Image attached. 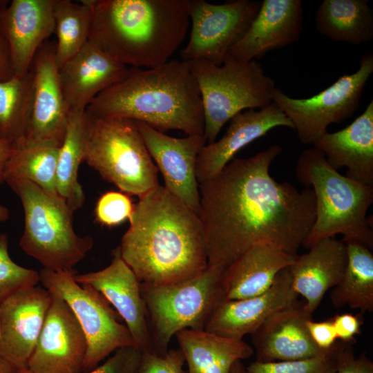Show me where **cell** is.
<instances>
[{
	"mask_svg": "<svg viewBox=\"0 0 373 373\" xmlns=\"http://www.w3.org/2000/svg\"><path fill=\"white\" fill-rule=\"evenodd\" d=\"M54 18L57 38L55 60L59 70L88 41L91 10L87 0L79 3L55 0Z\"/></svg>",
	"mask_w": 373,
	"mask_h": 373,
	"instance_id": "d6a6232c",
	"label": "cell"
},
{
	"mask_svg": "<svg viewBox=\"0 0 373 373\" xmlns=\"http://www.w3.org/2000/svg\"><path fill=\"white\" fill-rule=\"evenodd\" d=\"M278 126L294 128L290 119L272 102L259 111L240 112L230 119L229 125L218 141L205 144L198 154L196 178L204 182L220 172L242 148Z\"/></svg>",
	"mask_w": 373,
	"mask_h": 373,
	"instance_id": "7402d4cb",
	"label": "cell"
},
{
	"mask_svg": "<svg viewBox=\"0 0 373 373\" xmlns=\"http://www.w3.org/2000/svg\"><path fill=\"white\" fill-rule=\"evenodd\" d=\"M224 268L208 265L198 276L178 283L153 286L140 283L151 340V353L164 355L178 332L204 330L225 300Z\"/></svg>",
	"mask_w": 373,
	"mask_h": 373,
	"instance_id": "ba28073f",
	"label": "cell"
},
{
	"mask_svg": "<svg viewBox=\"0 0 373 373\" xmlns=\"http://www.w3.org/2000/svg\"><path fill=\"white\" fill-rule=\"evenodd\" d=\"M142 353L134 346L119 348L104 363L86 373H137Z\"/></svg>",
	"mask_w": 373,
	"mask_h": 373,
	"instance_id": "74e56055",
	"label": "cell"
},
{
	"mask_svg": "<svg viewBox=\"0 0 373 373\" xmlns=\"http://www.w3.org/2000/svg\"><path fill=\"white\" fill-rule=\"evenodd\" d=\"M50 302L51 293L36 285L0 303V357L18 370L28 368Z\"/></svg>",
	"mask_w": 373,
	"mask_h": 373,
	"instance_id": "9a60e30c",
	"label": "cell"
},
{
	"mask_svg": "<svg viewBox=\"0 0 373 373\" xmlns=\"http://www.w3.org/2000/svg\"><path fill=\"white\" fill-rule=\"evenodd\" d=\"M347 264L340 283L330 293L332 305H348L361 313L373 311V254L365 245L355 242L345 243Z\"/></svg>",
	"mask_w": 373,
	"mask_h": 373,
	"instance_id": "f546056e",
	"label": "cell"
},
{
	"mask_svg": "<svg viewBox=\"0 0 373 373\" xmlns=\"http://www.w3.org/2000/svg\"><path fill=\"white\" fill-rule=\"evenodd\" d=\"M312 314L298 301L269 317L251 334L256 361H289L333 354L338 343L332 350H324L312 339L306 323L312 319Z\"/></svg>",
	"mask_w": 373,
	"mask_h": 373,
	"instance_id": "ac0fdd59",
	"label": "cell"
},
{
	"mask_svg": "<svg viewBox=\"0 0 373 373\" xmlns=\"http://www.w3.org/2000/svg\"><path fill=\"white\" fill-rule=\"evenodd\" d=\"M15 150V143L8 139L0 137V184L5 182L6 163Z\"/></svg>",
	"mask_w": 373,
	"mask_h": 373,
	"instance_id": "7bdbcfd3",
	"label": "cell"
},
{
	"mask_svg": "<svg viewBox=\"0 0 373 373\" xmlns=\"http://www.w3.org/2000/svg\"><path fill=\"white\" fill-rule=\"evenodd\" d=\"M296 256L268 244H257L224 268L222 283L225 300L254 297L265 292L278 274Z\"/></svg>",
	"mask_w": 373,
	"mask_h": 373,
	"instance_id": "484cf974",
	"label": "cell"
},
{
	"mask_svg": "<svg viewBox=\"0 0 373 373\" xmlns=\"http://www.w3.org/2000/svg\"><path fill=\"white\" fill-rule=\"evenodd\" d=\"M306 325L312 339L319 348L330 350L336 343L337 337L331 318L320 322L309 319Z\"/></svg>",
	"mask_w": 373,
	"mask_h": 373,
	"instance_id": "60d3db41",
	"label": "cell"
},
{
	"mask_svg": "<svg viewBox=\"0 0 373 373\" xmlns=\"http://www.w3.org/2000/svg\"><path fill=\"white\" fill-rule=\"evenodd\" d=\"M0 373H19V370L0 357Z\"/></svg>",
	"mask_w": 373,
	"mask_h": 373,
	"instance_id": "ee69618b",
	"label": "cell"
},
{
	"mask_svg": "<svg viewBox=\"0 0 373 373\" xmlns=\"http://www.w3.org/2000/svg\"><path fill=\"white\" fill-rule=\"evenodd\" d=\"M188 373H230L233 363L254 353L242 339L220 336L205 330L185 329L175 335Z\"/></svg>",
	"mask_w": 373,
	"mask_h": 373,
	"instance_id": "4316f807",
	"label": "cell"
},
{
	"mask_svg": "<svg viewBox=\"0 0 373 373\" xmlns=\"http://www.w3.org/2000/svg\"><path fill=\"white\" fill-rule=\"evenodd\" d=\"M61 144L26 139L15 144L5 168V182L28 180L51 193L57 190V164Z\"/></svg>",
	"mask_w": 373,
	"mask_h": 373,
	"instance_id": "f1b7e54d",
	"label": "cell"
},
{
	"mask_svg": "<svg viewBox=\"0 0 373 373\" xmlns=\"http://www.w3.org/2000/svg\"><path fill=\"white\" fill-rule=\"evenodd\" d=\"M85 112L144 122L164 132L204 135L200 92L189 64L169 60L151 68H129L121 80L97 95Z\"/></svg>",
	"mask_w": 373,
	"mask_h": 373,
	"instance_id": "277c9868",
	"label": "cell"
},
{
	"mask_svg": "<svg viewBox=\"0 0 373 373\" xmlns=\"http://www.w3.org/2000/svg\"><path fill=\"white\" fill-rule=\"evenodd\" d=\"M10 218L9 209L0 204V222H3L8 220Z\"/></svg>",
	"mask_w": 373,
	"mask_h": 373,
	"instance_id": "bcb514c9",
	"label": "cell"
},
{
	"mask_svg": "<svg viewBox=\"0 0 373 373\" xmlns=\"http://www.w3.org/2000/svg\"><path fill=\"white\" fill-rule=\"evenodd\" d=\"M134 204L131 198L122 192L108 191L97 200L95 216L98 222L108 227L121 224L129 220Z\"/></svg>",
	"mask_w": 373,
	"mask_h": 373,
	"instance_id": "d590c367",
	"label": "cell"
},
{
	"mask_svg": "<svg viewBox=\"0 0 373 373\" xmlns=\"http://www.w3.org/2000/svg\"><path fill=\"white\" fill-rule=\"evenodd\" d=\"M336 360V373H373V362L364 352L356 356L352 344L341 342Z\"/></svg>",
	"mask_w": 373,
	"mask_h": 373,
	"instance_id": "f35d334b",
	"label": "cell"
},
{
	"mask_svg": "<svg viewBox=\"0 0 373 373\" xmlns=\"http://www.w3.org/2000/svg\"><path fill=\"white\" fill-rule=\"evenodd\" d=\"M85 114L84 161L129 195L139 198L160 184L157 169L135 121Z\"/></svg>",
	"mask_w": 373,
	"mask_h": 373,
	"instance_id": "52a82bcc",
	"label": "cell"
},
{
	"mask_svg": "<svg viewBox=\"0 0 373 373\" xmlns=\"http://www.w3.org/2000/svg\"><path fill=\"white\" fill-rule=\"evenodd\" d=\"M14 75L9 45L0 32V82L8 80Z\"/></svg>",
	"mask_w": 373,
	"mask_h": 373,
	"instance_id": "b9f144b4",
	"label": "cell"
},
{
	"mask_svg": "<svg viewBox=\"0 0 373 373\" xmlns=\"http://www.w3.org/2000/svg\"><path fill=\"white\" fill-rule=\"evenodd\" d=\"M347 264L345 243L333 238L323 239L297 255L289 267L292 286L305 299V307L313 314L325 293L342 279Z\"/></svg>",
	"mask_w": 373,
	"mask_h": 373,
	"instance_id": "cb8c5ba5",
	"label": "cell"
},
{
	"mask_svg": "<svg viewBox=\"0 0 373 373\" xmlns=\"http://www.w3.org/2000/svg\"><path fill=\"white\" fill-rule=\"evenodd\" d=\"M55 48L56 42L45 41L32 63L34 97L25 139L61 144L70 113L60 86Z\"/></svg>",
	"mask_w": 373,
	"mask_h": 373,
	"instance_id": "ffe728a7",
	"label": "cell"
},
{
	"mask_svg": "<svg viewBox=\"0 0 373 373\" xmlns=\"http://www.w3.org/2000/svg\"><path fill=\"white\" fill-rule=\"evenodd\" d=\"M88 41L126 66L151 68L169 61L189 25V0H87Z\"/></svg>",
	"mask_w": 373,
	"mask_h": 373,
	"instance_id": "3957f363",
	"label": "cell"
},
{
	"mask_svg": "<svg viewBox=\"0 0 373 373\" xmlns=\"http://www.w3.org/2000/svg\"><path fill=\"white\" fill-rule=\"evenodd\" d=\"M260 1L235 0L213 4L205 0H189L191 30L181 50L182 61L205 60L222 64L228 50L247 30L258 13Z\"/></svg>",
	"mask_w": 373,
	"mask_h": 373,
	"instance_id": "7c38bea8",
	"label": "cell"
},
{
	"mask_svg": "<svg viewBox=\"0 0 373 373\" xmlns=\"http://www.w3.org/2000/svg\"><path fill=\"white\" fill-rule=\"evenodd\" d=\"M34 77L14 75L0 82V131L3 138L17 144L24 140L32 110Z\"/></svg>",
	"mask_w": 373,
	"mask_h": 373,
	"instance_id": "1f68e13d",
	"label": "cell"
},
{
	"mask_svg": "<svg viewBox=\"0 0 373 373\" xmlns=\"http://www.w3.org/2000/svg\"><path fill=\"white\" fill-rule=\"evenodd\" d=\"M19 373H33L30 371L28 369L19 370Z\"/></svg>",
	"mask_w": 373,
	"mask_h": 373,
	"instance_id": "c3c4849f",
	"label": "cell"
},
{
	"mask_svg": "<svg viewBox=\"0 0 373 373\" xmlns=\"http://www.w3.org/2000/svg\"><path fill=\"white\" fill-rule=\"evenodd\" d=\"M282 148L270 146L247 158H233L199 184L200 219L208 265L226 268L257 244L297 256L316 219L312 189L298 190L269 174Z\"/></svg>",
	"mask_w": 373,
	"mask_h": 373,
	"instance_id": "6da1fadb",
	"label": "cell"
},
{
	"mask_svg": "<svg viewBox=\"0 0 373 373\" xmlns=\"http://www.w3.org/2000/svg\"><path fill=\"white\" fill-rule=\"evenodd\" d=\"M296 174L306 187L312 186L316 200L315 222L303 247L309 249L340 233L344 243L358 242L372 249V226L366 215L373 202V186L341 175L315 147L300 153Z\"/></svg>",
	"mask_w": 373,
	"mask_h": 373,
	"instance_id": "5b68a950",
	"label": "cell"
},
{
	"mask_svg": "<svg viewBox=\"0 0 373 373\" xmlns=\"http://www.w3.org/2000/svg\"><path fill=\"white\" fill-rule=\"evenodd\" d=\"M87 349L86 338L72 309L64 299L51 293L50 305L27 369L33 373H82Z\"/></svg>",
	"mask_w": 373,
	"mask_h": 373,
	"instance_id": "5bb4252c",
	"label": "cell"
},
{
	"mask_svg": "<svg viewBox=\"0 0 373 373\" xmlns=\"http://www.w3.org/2000/svg\"><path fill=\"white\" fill-rule=\"evenodd\" d=\"M230 373H246L245 367L242 361H236L231 367Z\"/></svg>",
	"mask_w": 373,
	"mask_h": 373,
	"instance_id": "f6af8a7d",
	"label": "cell"
},
{
	"mask_svg": "<svg viewBox=\"0 0 373 373\" xmlns=\"http://www.w3.org/2000/svg\"><path fill=\"white\" fill-rule=\"evenodd\" d=\"M55 0H12L0 12V32L6 39L15 75L30 70L41 46L55 32Z\"/></svg>",
	"mask_w": 373,
	"mask_h": 373,
	"instance_id": "44dd1931",
	"label": "cell"
},
{
	"mask_svg": "<svg viewBox=\"0 0 373 373\" xmlns=\"http://www.w3.org/2000/svg\"><path fill=\"white\" fill-rule=\"evenodd\" d=\"M303 21L300 0H263L246 32L225 57L240 62L262 59L269 51L296 42Z\"/></svg>",
	"mask_w": 373,
	"mask_h": 373,
	"instance_id": "d6986e66",
	"label": "cell"
},
{
	"mask_svg": "<svg viewBox=\"0 0 373 373\" xmlns=\"http://www.w3.org/2000/svg\"><path fill=\"white\" fill-rule=\"evenodd\" d=\"M184 363L179 348L169 350L164 355L142 352L137 373H184Z\"/></svg>",
	"mask_w": 373,
	"mask_h": 373,
	"instance_id": "8d00e7d4",
	"label": "cell"
},
{
	"mask_svg": "<svg viewBox=\"0 0 373 373\" xmlns=\"http://www.w3.org/2000/svg\"><path fill=\"white\" fill-rule=\"evenodd\" d=\"M21 200L24 227L19 246L43 268L68 271L84 258L93 246L88 236L77 235L73 211L59 194L48 192L23 180L6 182Z\"/></svg>",
	"mask_w": 373,
	"mask_h": 373,
	"instance_id": "8992f818",
	"label": "cell"
},
{
	"mask_svg": "<svg viewBox=\"0 0 373 373\" xmlns=\"http://www.w3.org/2000/svg\"><path fill=\"white\" fill-rule=\"evenodd\" d=\"M289 267L281 270L265 292L247 298L224 300L216 308L204 329L216 335L242 339L252 334L275 313L296 304Z\"/></svg>",
	"mask_w": 373,
	"mask_h": 373,
	"instance_id": "e0dca14e",
	"label": "cell"
},
{
	"mask_svg": "<svg viewBox=\"0 0 373 373\" xmlns=\"http://www.w3.org/2000/svg\"><path fill=\"white\" fill-rule=\"evenodd\" d=\"M337 339L341 342L353 344L354 336L359 334L363 318L361 314L354 315L351 313L336 314L331 318Z\"/></svg>",
	"mask_w": 373,
	"mask_h": 373,
	"instance_id": "ab89813d",
	"label": "cell"
},
{
	"mask_svg": "<svg viewBox=\"0 0 373 373\" xmlns=\"http://www.w3.org/2000/svg\"><path fill=\"white\" fill-rule=\"evenodd\" d=\"M128 70L88 41L59 69L60 86L70 113L84 112L97 95L121 80Z\"/></svg>",
	"mask_w": 373,
	"mask_h": 373,
	"instance_id": "603a6c76",
	"label": "cell"
},
{
	"mask_svg": "<svg viewBox=\"0 0 373 373\" xmlns=\"http://www.w3.org/2000/svg\"><path fill=\"white\" fill-rule=\"evenodd\" d=\"M329 356L303 360L259 362L255 361L245 367L246 373H336V356L341 347Z\"/></svg>",
	"mask_w": 373,
	"mask_h": 373,
	"instance_id": "e575fe53",
	"label": "cell"
},
{
	"mask_svg": "<svg viewBox=\"0 0 373 373\" xmlns=\"http://www.w3.org/2000/svg\"><path fill=\"white\" fill-rule=\"evenodd\" d=\"M0 137H3L2 135H1V131H0Z\"/></svg>",
	"mask_w": 373,
	"mask_h": 373,
	"instance_id": "681fc988",
	"label": "cell"
},
{
	"mask_svg": "<svg viewBox=\"0 0 373 373\" xmlns=\"http://www.w3.org/2000/svg\"><path fill=\"white\" fill-rule=\"evenodd\" d=\"M76 272L41 269L43 287L62 299L76 316L87 340L88 349L83 372H89L111 353L126 346H134L133 337L122 318L108 300L92 287L74 279Z\"/></svg>",
	"mask_w": 373,
	"mask_h": 373,
	"instance_id": "30bf717a",
	"label": "cell"
},
{
	"mask_svg": "<svg viewBox=\"0 0 373 373\" xmlns=\"http://www.w3.org/2000/svg\"><path fill=\"white\" fill-rule=\"evenodd\" d=\"M187 62L201 95L207 144L215 142L223 126L238 113L273 102L275 82L256 60L240 62L225 57L220 66L205 60Z\"/></svg>",
	"mask_w": 373,
	"mask_h": 373,
	"instance_id": "9c48e42d",
	"label": "cell"
},
{
	"mask_svg": "<svg viewBox=\"0 0 373 373\" xmlns=\"http://www.w3.org/2000/svg\"><path fill=\"white\" fill-rule=\"evenodd\" d=\"M368 0H324L318 7L315 27L336 42L358 45L373 37V11Z\"/></svg>",
	"mask_w": 373,
	"mask_h": 373,
	"instance_id": "83f0119b",
	"label": "cell"
},
{
	"mask_svg": "<svg viewBox=\"0 0 373 373\" xmlns=\"http://www.w3.org/2000/svg\"><path fill=\"white\" fill-rule=\"evenodd\" d=\"M80 285L92 287L111 304L125 322L135 347L142 352H151V340L146 310L142 296L140 283L130 267L123 260L117 249L106 267L74 275Z\"/></svg>",
	"mask_w": 373,
	"mask_h": 373,
	"instance_id": "2e32d148",
	"label": "cell"
},
{
	"mask_svg": "<svg viewBox=\"0 0 373 373\" xmlns=\"http://www.w3.org/2000/svg\"><path fill=\"white\" fill-rule=\"evenodd\" d=\"M9 4V1L0 0V12L4 10Z\"/></svg>",
	"mask_w": 373,
	"mask_h": 373,
	"instance_id": "7dc6e473",
	"label": "cell"
},
{
	"mask_svg": "<svg viewBox=\"0 0 373 373\" xmlns=\"http://www.w3.org/2000/svg\"><path fill=\"white\" fill-rule=\"evenodd\" d=\"M85 124V111L70 113L57 164V193L73 211L85 202L77 178L79 167L84 162Z\"/></svg>",
	"mask_w": 373,
	"mask_h": 373,
	"instance_id": "4dcf8cb0",
	"label": "cell"
},
{
	"mask_svg": "<svg viewBox=\"0 0 373 373\" xmlns=\"http://www.w3.org/2000/svg\"><path fill=\"white\" fill-rule=\"evenodd\" d=\"M164 188L200 216L199 184L196 178L198 154L207 144L204 135L177 138L142 122L135 121Z\"/></svg>",
	"mask_w": 373,
	"mask_h": 373,
	"instance_id": "4fadbf2b",
	"label": "cell"
},
{
	"mask_svg": "<svg viewBox=\"0 0 373 373\" xmlns=\"http://www.w3.org/2000/svg\"><path fill=\"white\" fill-rule=\"evenodd\" d=\"M313 146L334 169L346 167L345 176L373 186V101L349 126L326 132Z\"/></svg>",
	"mask_w": 373,
	"mask_h": 373,
	"instance_id": "d4e9b609",
	"label": "cell"
},
{
	"mask_svg": "<svg viewBox=\"0 0 373 373\" xmlns=\"http://www.w3.org/2000/svg\"><path fill=\"white\" fill-rule=\"evenodd\" d=\"M117 251L141 284L183 282L208 266L200 217L159 184L139 198Z\"/></svg>",
	"mask_w": 373,
	"mask_h": 373,
	"instance_id": "7a4b0ae2",
	"label": "cell"
},
{
	"mask_svg": "<svg viewBox=\"0 0 373 373\" xmlns=\"http://www.w3.org/2000/svg\"><path fill=\"white\" fill-rule=\"evenodd\" d=\"M7 234L0 233V303L11 295L40 282L39 272L21 267L9 254Z\"/></svg>",
	"mask_w": 373,
	"mask_h": 373,
	"instance_id": "836d02e7",
	"label": "cell"
},
{
	"mask_svg": "<svg viewBox=\"0 0 373 373\" xmlns=\"http://www.w3.org/2000/svg\"><path fill=\"white\" fill-rule=\"evenodd\" d=\"M373 73V54L363 55L358 69L345 74L335 82L309 98L296 99L276 88L272 101L290 119L303 144H312L329 125L352 117L359 107L365 85Z\"/></svg>",
	"mask_w": 373,
	"mask_h": 373,
	"instance_id": "8fae6325",
	"label": "cell"
}]
</instances>
